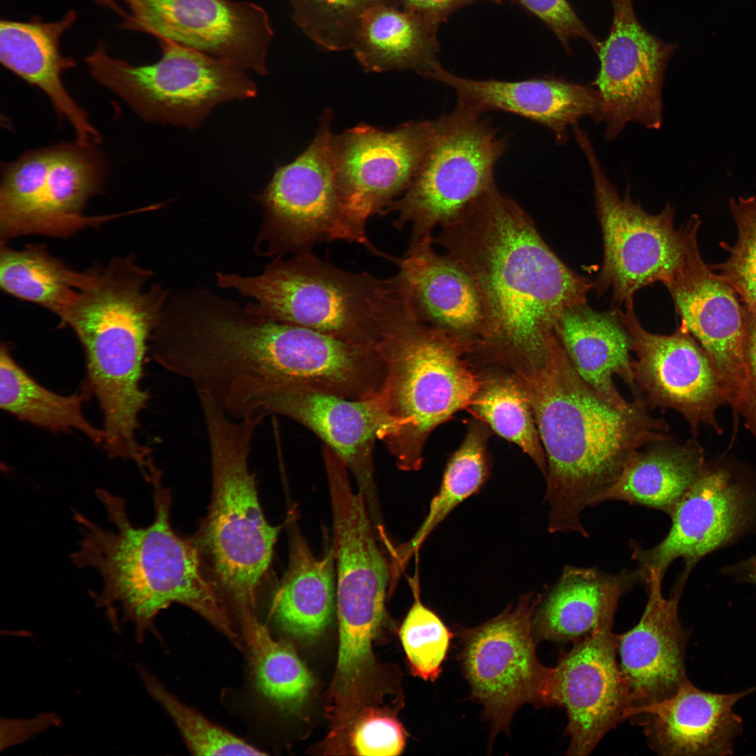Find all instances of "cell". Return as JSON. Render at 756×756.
<instances>
[{"label": "cell", "instance_id": "obj_43", "mask_svg": "<svg viewBox=\"0 0 756 756\" xmlns=\"http://www.w3.org/2000/svg\"><path fill=\"white\" fill-rule=\"evenodd\" d=\"M540 19L566 49L572 38H582L596 53L601 43L585 27L567 0H517Z\"/></svg>", "mask_w": 756, "mask_h": 756}, {"label": "cell", "instance_id": "obj_2", "mask_svg": "<svg viewBox=\"0 0 756 756\" xmlns=\"http://www.w3.org/2000/svg\"><path fill=\"white\" fill-rule=\"evenodd\" d=\"M530 400L547 460L550 532H588L585 507L599 503L639 449L672 439L666 421L635 396L620 409L579 376L559 339L538 364L516 370Z\"/></svg>", "mask_w": 756, "mask_h": 756}, {"label": "cell", "instance_id": "obj_47", "mask_svg": "<svg viewBox=\"0 0 756 756\" xmlns=\"http://www.w3.org/2000/svg\"><path fill=\"white\" fill-rule=\"evenodd\" d=\"M95 1L97 2H98L99 4H100L101 5L106 6V7L113 10L115 12H116L118 14L122 15L123 17H125L127 15V12L119 6V4L117 3L116 0H95Z\"/></svg>", "mask_w": 756, "mask_h": 756}, {"label": "cell", "instance_id": "obj_31", "mask_svg": "<svg viewBox=\"0 0 756 756\" xmlns=\"http://www.w3.org/2000/svg\"><path fill=\"white\" fill-rule=\"evenodd\" d=\"M289 561L274 594L272 612L295 636L318 635L330 622L336 603L332 546L315 556L295 524L289 526Z\"/></svg>", "mask_w": 756, "mask_h": 756}, {"label": "cell", "instance_id": "obj_26", "mask_svg": "<svg viewBox=\"0 0 756 756\" xmlns=\"http://www.w3.org/2000/svg\"><path fill=\"white\" fill-rule=\"evenodd\" d=\"M75 20V13L69 11L52 22L37 18L29 22L1 20L0 60L6 69L48 97L56 112L71 125L77 142L94 146L100 142V134L62 82L63 72L74 67V61L61 54L59 41Z\"/></svg>", "mask_w": 756, "mask_h": 756}, {"label": "cell", "instance_id": "obj_45", "mask_svg": "<svg viewBox=\"0 0 756 756\" xmlns=\"http://www.w3.org/2000/svg\"><path fill=\"white\" fill-rule=\"evenodd\" d=\"M402 9L438 30L439 26L461 7L477 1L499 4L501 0H400Z\"/></svg>", "mask_w": 756, "mask_h": 756}, {"label": "cell", "instance_id": "obj_11", "mask_svg": "<svg viewBox=\"0 0 756 756\" xmlns=\"http://www.w3.org/2000/svg\"><path fill=\"white\" fill-rule=\"evenodd\" d=\"M573 130L590 167L603 234V261L595 286L598 291L610 289L616 309L623 308L634 302L639 289L671 280L682 257V231L675 229L669 202L659 214H650L632 201L629 188L621 197L587 134L578 124Z\"/></svg>", "mask_w": 756, "mask_h": 756}, {"label": "cell", "instance_id": "obj_32", "mask_svg": "<svg viewBox=\"0 0 756 756\" xmlns=\"http://www.w3.org/2000/svg\"><path fill=\"white\" fill-rule=\"evenodd\" d=\"M437 31L404 9L378 5L362 16L351 50L365 71L410 70L428 78L439 64Z\"/></svg>", "mask_w": 756, "mask_h": 756}, {"label": "cell", "instance_id": "obj_33", "mask_svg": "<svg viewBox=\"0 0 756 756\" xmlns=\"http://www.w3.org/2000/svg\"><path fill=\"white\" fill-rule=\"evenodd\" d=\"M84 393L61 395L38 383L22 368L6 345L0 351V406L18 419L55 433L80 431L96 444L104 433L83 412Z\"/></svg>", "mask_w": 756, "mask_h": 756}, {"label": "cell", "instance_id": "obj_28", "mask_svg": "<svg viewBox=\"0 0 756 756\" xmlns=\"http://www.w3.org/2000/svg\"><path fill=\"white\" fill-rule=\"evenodd\" d=\"M556 335L579 376L601 398L620 409L626 401L617 390V376L633 388L631 343L615 312L593 310L587 302L566 309L556 326Z\"/></svg>", "mask_w": 756, "mask_h": 756}, {"label": "cell", "instance_id": "obj_1", "mask_svg": "<svg viewBox=\"0 0 756 756\" xmlns=\"http://www.w3.org/2000/svg\"><path fill=\"white\" fill-rule=\"evenodd\" d=\"M440 228L434 244L465 270L482 302L485 326L477 349L516 368L539 363L557 338L562 314L587 302L589 279L555 255L531 217L496 186Z\"/></svg>", "mask_w": 756, "mask_h": 756}, {"label": "cell", "instance_id": "obj_20", "mask_svg": "<svg viewBox=\"0 0 756 756\" xmlns=\"http://www.w3.org/2000/svg\"><path fill=\"white\" fill-rule=\"evenodd\" d=\"M615 614L591 634L573 642L553 667L552 704L567 712L566 755H587L617 724L626 719L630 702L617 659Z\"/></svg>", "mask_w": 756, "mask_h": 756}, {"label": "cell", "instance_id": "obj_8", "mask_svg": "<svg viewBox=\"0 0 756 756\" xmlns=\"http://www.w3.org/2000/svg\"><path fill=\"white\" fill-rule=\"evenodd\" d=\"M323 456L330 493L339 621L337 676L354 682L372 662V642L384 612L391 575L376 541L365 500L352 489L348 469L324 447Z\"/></svg>", "mask_w": 756, "mask_h": 756}, {"label": "cell", "instance_id": "obj_35", "mask_svg": "<svg viewBox=\"0 0 756 756\" xmlns=\"http://www.w3.org/2000/svg\"><path fill=\"white\" fill-rule=\"evenodd\" d=\"M488 432L482 424L471 425L458 449L449 458L436 495L414 536L393 550L391 569L399 575L430 533L461 503L478 492L489 472L486 453Z\"/></svg>", "mask_w": 756, "mask_h": 756}, {"label": "cell", "instance_id": "obj_34", "mask_svg": "<svg viewBox=\"0 0 756 756\" xmlns=\"http://www.w3.org/2000/svg\"><path fill=\"white\" fill-rule=\"evenodd\" d=\"M95 270L80 272L51 255L44 246L13 249L1 243L0 285L6 293L37 304L59 318L92 281Z\"/></svg>", "mask_w": 756, "mask_h": 756}, {"label": "cell", "instance_id": "obj_22", "mask_svg": "<svg viewBox=\"0 0 756 756\" xmlns=\"http://www.w3.org/2000/svg\"><path fill=\"white\" fill-rule=\"evenodd\" d=\"M688 574L682 573L673 594L666 598L662 587L664 576L657 570H648V599L640 620L629 631L617 635L618 664L629 709L666 699L689 680L685 668L689 632L678 617V603Z\"/></svg>", "mask_w": 756, "mask_h": 756}, {"label": "cell", "instance_id": "obj_27", "mask_svg": "<svg viewBox=\"0 0 756 756\" xmlns=\"http://www.w3.org/2000/svg\"><path fill=\"white\" fill-rule=\"evenodd\" d=\"M638 568L617 574L592 568L567 566L536 608L532 629L536 641L575 642L594 631L615 614L620 598L638 582H646Z\"/></svg>", "mask_w": 756, "mask_h": 756}, {"label": "cell", "instance_id": "obj_21", "mask_svg": "<svg viewBox=\"0 0 756 756\" xmlns=\"http://www.w3.org/2000/svg\"><path fill=\"white\" fill-rule=\"evenodd\" d=\"M754 501L750 489L729 470L707 467L669 515L666 536L648 549L631 543L632 557L646 574L654 569L664 577L678 558L690 571L704 556L745 530L752 520Z\"/></svg>", "mask_w": 756, "mask_h": 756}, {"label": "cell", "instance_id": "obj_19", "mask_svg": "<svg viewBox=\"0 0 756 756\" xmlns=\"http://www.w3.org/2000/svg\"><path fill=\"white\" fill-rule=\"evenodd\" d=\"M698 216L681 229L683 251L679 265L665 285L683 326L711 360L736 414L745 386L743 310L737 294L701 255Z\"/></svg>", "mask_w": 756, "mask_h": 756}, {"label": "cell", "instance_id": "obj_10", "mask_svg": "<svg viewBox=\"0 0 756 756\" xmlns=\"http://www.w3.org/2000/svg\"><path fill=\"white\" fill-rule=\"evenodd\" d=\"M481 114L457 104L433 121L432 138L412 182L384 213L396 212L393 225H410V241L432 236L495 186L494 167L507 148L504 138Z\"/></svg>", "mask_w": 756, "mask_h": 756}, {"label": "cell", "instance_id": "obj_23", "mask_svg": "<svg viewBox=\"0 0 756 756\" xmlns=\"http://www.w3.org/2000/svg\"><path fill=\"white\" fill-rule=\"evenodd\" d=\"M755 690L711 692L688 680L666 699L629 709L626 719L640 718L650 746L659 755H729L743 731L734 708Z\"/></svg>", "mask_w": 756, "mask_h": 756}, {"label": "cell", "instance_id": "obj_5", "mask_svg": "<svg viewBox=\"0 0 756 756\" xmlns=\"http://www.w3.org/2000/svg\"><path fill=\"white\" fill-rule=\"evenodd\" d=\"M218 282L253 298L256 304L247 309L250 314L355 344L378 347L419 319L400 272L382 279L348 272L311 251L278 260L258 276L218 274Z\"/></svg>", "mask_w": 756, "mask_h": 756}, {"label": "cell", "instance_id": "obj_48", "mask_svg": "<svg viewBox=\"0 0 756 756\" xmlns=\"http://www.w3.org/2000/svg\"><path fill=\"white\" fill-rule=\"evenodd\" d=\"M124 1H125V2H127V1H128L129 0H124Z\"/></svg>", "mask_w": 756, "mask_h": 756}, {"label": "cell", "instance_id": "obj_7", "mask_svg": "<svg viewBox=\"0 0 756 756\" xmlns=\"http://www.w3.org/2000/svg\"><path fill=\"white\" fill-rule=\"evenodd\" d=\"M475 344L420 320L379 344L385 366L380 395L398 421L383 442L400 470H419L431 432L470 405L482 382L467 359Z\"/></svg>", "mask_w": 756, "mask_h": 756}, {"label": "cell", "instance_id": "obj_14", "mask_svg": "<svg viewBox=\"0 0 756 756\" xmlns=\"http://www.w3.org/2000/svg\"><path fill=\"white\" fill-rule=\"evenodd\" d=\"M279 414L307 427L332 449L354 477L374 526L383 530L373 463L377 440L396 431L398 421L389 414L379 393L351 400L299 384L267 390L251 403V417Z\"/></svg>", "mask_w": 756, "mask_h": 756}, {"label": "cell", "instance_id": "obj_40", "mask_svg": "<svg viewBox=\"0 0 756 756\" xmlns=\"http://www.w3.org/2000/svg\"><path fill=\"white\" fill-rule=\"evenodd\" d=\"M411 582L414 600L399 635L411 671L425 680H435L442 671L452 634L421 602L418 581Z\"/></svg>", "mask_w": 756, "mask_h": 756}, {"label": "cell", "instance_id": "obj_29", "mask_svg": "<svg viewBox=\"0 0 756 756\" xmlns=\"http://www.w3.org/2000/svg\"><path fill=\"white\" fill-rule=\"evenodd\" d=\"M706 468L704 450L694 440L651 444L631 456L599 503L622 500L670 515Z\"/></svg>", "mask_w": 756, "mask_h": 756}, {"label": "cell", "instance_id": "obj_42", "mask_svg": "<svg viewBox=\"0 0 756 756\" xmlns=\"http://www.w3.org/2000/svg\"><path fill=\"white\" fill-rule=\"evenodd\" d=\"M405 729L395 718L372 710L356 723L351 734L356 754L370 756L398 755L404 749Z\"/></svg>", "mask_w": 756, "mask_h": 756}, {"label": "cell", "instance_id": "obj_36", "mask_svg": "<svg viewBox=\"0 0 756 756\" xmlns=\"http://www.w3.org/2000/svg\"><path fill=\"white\" fill-rule=\"evenodd\" d=\"M468 409L500 437L516 444L545 477L547 460L532 407L514 374L482 377Z\"/></svg>", "mask_w": 756, "mask_h": 756}, {"label": "cell", "instance_id": "obj_41", "mask_svg": "<svg viewBox=\"0 0 756 756\" xmlns=\"http://www.w3.org/2000/svg\"><path fill=\"white\" fill-rule=\"evenodd\" d=\"M729 205L737 227V239L732 246L721 244L729 257L713 267L745 305L756 307V198H733Z\"/></svg>", "mask_w": 756, "mask_h": 756}, {"label": "cell", "instance_id": "obj_15", "mask_svg": "<svg viewBox=\"0 0 756 756\" xmlns=\"http://www.w3.org/2000/svg\"><path fill=\"white\" fill-rule=\"evenodd\" d=\"M433 121H411L385 131L360 124L332 138L337 187L346 216L361 236L415 177L429 148Z\"/></svg>", "mask_w": 756, "mask_h": 756}, {"label": "cell", "instance_id": "obj_18", "mask_svg": "<svg viewBox=\"0 0 756 756\" xmlns=\"http://www.w3.org/2000/svg\"><path fill=\"white\" fill-rule=\"evenodd\" d=\"M611 1L612 22L596 53L600 67L592 84L601 99L596 121L605 122L607 141L614 140L629 122L660 128L664 71L676 47L640 24L633 0Z\"/></svg>", "mask_w": 756, "mask_h": 756}, {"label": "cell", "instance_id": "obj_37", "mask_svg": "<svg viewBox=\"0 0 756 756\" xmlns=\"http://www.w3.org/2000/svg\"><path fill=\"white\" fill-rule=\"evenodd\" d=\"M243 617L259 691L278 707L296 710L312 685L309 671L294 650L273 638L253 614Z\"/></svg>", "mask_w": 756, "mask_h": 756}, {"label": "cell", "instance_id": "obj_16", "mask_svg": "<svg viewBox=\"0 0 756 756\" xmlns=\"http://www.w3.org/2000/svg\"><path fill=\"white\" fill-rule=\"evenodd\" d=\"M631 338L635 396L650 408L680 414L694 435L704 425L720 434L716 414L728 404L720 378L708 355L682 325L671 335L645 330L634 302L615 312Z\"/></svg>", "mask_w": 756, "mask_h": 756}, {"label": "cell", "instance_id": "obj_9", "mask_svg": "<svg viewBox=\"0 0 756 756\" xmlns=\"http://www.w3.org/2000/svg\"><path fill=\"white\" fill-rule=\"evenodd\" d=\"M155 63L132 65L103 46L86 58L94 78L145 120L194 128L220 103L257 94L246 70L173 41L158 40Z\"/></svg>", "mask_w": 756, "mask_h": 756}, {"label": "cell", "instance_id": "obj_46", "mask_svg": "<svg viewBox=\"0 0 756 756\" xmlns=\"http://www.w3.org/2000/svg\"><path fill=\"white\" fill-rule=\"evenodd\" d=\"M727 572L746 582L756 584V555L727 568Z\"/></svg>", "mask_w": 756, "mask_h": 756}, {"label": "cell", "instance_id": "obj_25", "mask_svg": "<svg viewBox=\"0 0 756 756\" xmlns=\"http://www.w3.org/2000/svg\"><path fill=\"white\" fill-rule=\"evenodd\" d=\"M433 237L410 241L402 258L394 262L421 321L477 342L485 318L477 288L457 261L447 253H437Z\"/></svg>", "mask_w": 756, "mask_h": 756}, {"label": "cell", "instance_id": "obj_13", "mask_svg": "<svg viewBox=\"0 0 756 756\" xmlns=\"http://www.w3.org/2000/svg\"><path fill=\"white\" fill-rule=\"evenodd\" d=\"M332 112L326 110L317 132L294 161L280 167L260 196L266 230L276 251H311L321 241L342 240L381 252L349 223L336 181L332 155Z\"/></svg>", "mask_w": 756, "mask_h": 756}, {"label": "cell", "instance_id": "obj_39", "mask_svg": "<svg viewBox=\"0 0 756 756\" xmlns=\"http://www.w3.org/2000/svg\"><path fill=\"white\" fill-rule=\"evenodd\" d=\"M140 676L150 694L172 718L190 749L204 755H262L263 752L209 721L170 694L145 669Z\"/></svg>", "mask_w": 756, "mask_h": 756}, {"label": "cell", "instance_id": "obj_12", "mask_svg": "<svg viewBox=\"0 0 756 756\" xmlns=\"http://www.w3.org/2000/svg\"><path fill=\"white\" fill-rule=\"evenodd\" d=\"M540 597L525 594L514 608L462 634L463 671L491 722V738L508 730L523 704L552 706L553 668L539 662L532 629Z\"/></svg>", "mask_w": 756, "mask_h": 756}, {"label": "cell", "instance_id": "obj_4", "mask_svg": "<svg viewBox=\"0 0 756 756\" xmlns=\"http://www.w3.org/2000/svg\"><path fill=\"white\" fill-rule=\"evenodd\" d=\"M149 276L133 258H113L95 270L93 281L59 318L83 347L105 440L115 447L136 440L139 415L150 399L141 385L144 364L166 297L156 286L146 290Z\"/></svg>", "mask_w": 756, "mask_h": 756}, {"label": "cell", "instance_id": "obj_38", "mask_svg": "<svg viewBox=\"0 0 756 756\" xmlns=\"http://www.w3.org/2000/svg\"><path fill=\"white\" fill-rule=\"evenodd\" d=\"M292 18L314 43L329 51L351 50L362 16L378 5L400 0H288Z\"/></svg>", "mask_w": 756, "mask_h": 756}, {"label": "cell", "instance_id": "obj_44", "mask_svg": "<svg viewBox=\"0 0 756 756\" xmlns=\"http://www.w3.org/2000/svg\"><path fill=\"white\" fill-rule=\"evenodd\" d=\"M743 344L745 386L737 414L756 439V307L745 305Z\"/></svg>", "mask_w": 756, "mask_h": 756}, {"label": "cell", "instance_id": "obj_3", "mask_svg": "<svg viewBox=\"0 0 756 756\" xmlns=\"http://www.w3.org/2000/svg\"><path fill=\"white\" fill-rule=\"evenodd\" d=\"M148 482L154 490L155 517L146 527L134 526L125 500L102 489L96 494L113 529L106 530L74 512L82 538L71 560L78 568L90 567L101 576L103 587L95 604L106 609L114 626L118 615L122 623L132 624L139 640L160 611L177 603L237 642V634L196 546L172 528L169 493L158 468Z\"/></svg>", "mask_w": 756, "mask_h": 756}, {"label": "cell", "instance_id": "obj_17", "mask_svg": "<svg viewBox=\"0 0 756 756\" xmlns=\"http://www.w3.org/2000/svg\"><path fill=\"white\" fill-rule=\"evenodd\" d=\"M127 27L267 74L274 32L267 12L231 0H130Z\"/></svg>", "mask_w": 756, "mask_h": 756}, {"label": "cell", "instance_id": "obj_30", "mask_svg": "<svg viewBox=\"0 0 756 756\" xmlns=\"http://www.w3.org/2000/svg\"><path fill=\"white\" fill-rule=\"evenodd\" d=\"M77 142L52 146L48 173L42 183L33 234L69 235L106 217L82 215L88 200L101 190L106 163L101 154Z\"/></svg>", "mask_w": 756, "mask_h": 756}, {"label": "cell", "instance_id": "obj_24", "mask_svg": "<svg viewBox=\"0 0 756 756\" xmlns=\"http://www.w3.org/2000/svg\"><path fill=\"white\" fill-rule=\"evenodd\" d=\"M428 78L451 88L458 104L480 114L508 112L545 126L554 133L558 144L567 141L568 126L586 115L596 120L601 109L596 89L561 78L473 80L453 74L440 64Z\"/></svg>", "mask_w": 756, "mask_h": 756}, {"label": "cell", "instance_id": "obj_6", "mask_svg": "<svg viewBox=\"0 0 756 756\" xmlns=\"http://www.w3.org/2000/svg\"><path fill=\"white\" fill-rule=\"evenodd\" d=\"M209 440L212 493L196 546L217 592L253 613L282 527L266 520L248 456L261 416L232 420L209 399L201 402Z\"/></svg>", "mask_w": 756, "mask_h": 756}]
</instances>
